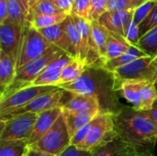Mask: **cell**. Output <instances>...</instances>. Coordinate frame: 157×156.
<instances>
[{"mask_svg":"<svg viewBox=\"0 0 157 156\" xmlns=\"http://www.w3.org/2000/svg\"><path fill=\"white\" fill-rule=\"evenodd\" d=\"M116 136L135 156H155L157 124L144 111L122 106L113 115Z\"/></svg>","mask_w":157,"mask_h":156,"instance_id":"6da1fadb","label":"cell"},{"mask_svg":"<svg viewBox=\"0 0 157 156\" xmlns=\"http://www.w3.org/2000/svg\"><path fill=\"white\" fill-rule=\"evenodd\" d=\"M58 87L74 94L95 97L99 101L101 112L116 114L122 107L115 90L114 75L103 67H86L76 81Z\"/></svg>","mask_w":157,"mask_h":156,"instance_id":"7a4b0ae2","label":"cell"},{"mask_svg":"<svg viewBox=\"0 0 157 156\" xmlns=\"http://www.w3.org/2000/svg\"><path fill=\"white\" fill-rule=\"evenodd\" d=\"M64 53L65 52L58 47L52 45L40 57L26 63L20 68H17L14 83L1 93L0 101L7 98L20 89L31 86L32 83L40 73Z\"/></svg>","mask_w":157,"mask_h":156,"instance_id":"3957f363","label":"cell"},{"mask_svg":"<svg viewBox=\"0 0 157 156\" xmlns=\"http://www.w3.org/2000/svg\"><path fill=\"white\" fill-rule=\"evenodd\" d=\"M115 90L140 111L150 110L157 99L155 85L149 81H123L115 84Z\"/></svg>","mask_w":157,"mask_h":156,"instance_id":"277c9868","label":"cell"},{"mask_svg":"<svg viewBox=\"0 0 157 156\" xmlns=\"http://www.w3.org/2000/svg\"><path fill=\"white\" fill-rule=\"evenodd\" d=\"M52 44L29 23L23 28L17 57V69L40 57Z\"/></svg>","mask_w":157,"mask_h":156,"instance_id":"5b68a950","label":"cell"},{"mask_svg":"<svg viewBox=\"0 0 157 156\" xmlns=\"http://www.w3.org/2000/svg\"><path fill=\"white\" fill-rule=\"evenodd\" d=\"M36 113L28 112L13 116L9 119H0V141H16L30 139L38 119Z\"/></svg>","mask_w":157,"mask_h":156,"instance_id":"8992f818","label":"cell"},{"mask_svg":"<svg viewBox=\"0 0 157 156\" xmlns=\"http://www.w3.org/2000/svg\"><path fill=\"white\" fill-rule=\"evenodd\" d=\"M115 84L123 81H149L155 83L157 65L151 56L142 57L112 72Z\"/></svg>","mask_w":157,"mask_h":156,"instance_id":"52a82bcc","label":"cell"},{"mask_svg":"<svg viewBox=\"0 0 157 156\" xmlns=\"http://www.w3.org/2000/svg\"><path fill=\"white\" fill-rule=\"evenodd\" d=\"M70 145L71 137L62 113L50 131L39 142L29 147L55 156H60Z\"/></svg>","mask_w":157,"mask_h":156,"instance_id":"ba28073f","label":"cell"},{"mask_svg":"<svg viewBox=\"0 0 157 156\" xmlns=\"http://www.w3.org/2000/svg\"><path fill=\"white\" fill-rule=\"evenodd\" d=\"M113 115L109 112H101L93 120L85 142L77 146L78 149L92 152L97 146L116 136L114 131Z\"/></svg>","mask_w":157,"mask_h":156,"instance_id":"9c48e42d","label":"cell"},{"mask_svg":"<svg viewBox=\"0 0 157 156\" xmlns=\"http://www.w3.org/2000/svg\"><path fill=\"white\" fill-rule=\"evenodd\" d=\"M58 86H29L20 89L8 97L7 98L0 101V117L9 114L27 106L37 97L57 90Z\"/></svg>","mask_w":157,"mask_h":156,"instance_id":"30bf717a","label":"cell"},{"mask_svg":"<svg viewBox=\"0 0 157 156\" xmlns=\"http://www.w3.org/2000/svg\"><path fill=\"white\" fill-rule=\"evenodd\" d=\"M64 94V90L62 88H58L57 90L42 94L36 98H34L32 101H30L27 106L15 110L9 114H6L5 116H1L0 119H9L13 116L19 115L22 113H28L32 112L36 114L42 113L44 111L52 109L54 108L60 107V102L62 100V97Z\"/></svg>","mask_w":157,"mask_h":156,"instance_id":"8fae6325","label":"cell"},{"mask_svg":"<svg viewBox=\"0 0 157 156\" xmlns=\"http://www.w3.org/2000/svg\"><path fill=\"white\" fill-rule=\"evenodd\" d=\"M23 27L14 23L8 17L0 23V51L13 56L16 60L21 40Z\"/></svg>","mask_w":157,"mask_h":156,"instance_id":"7c38bea8","label":"cell"},{"mask_svg":"<svg viewBox=\"0 0 157 156\" xmlns=\"http://www.w3.org/2000/svg\"><path fill=\"white\" fill-rule=\"evenodd\" d=\"M133 14L134 10L107 11L99 17L98 22L112 36L125 39V30L130 21L133 18Z\"/></svg>","mask_w":157,"mask_h":156,"instance_id":"4fadbf2b","label":"cell"},{"mask_svg":"<svg viewBox=\"0 0 157 156\" xmlns=\"http://www.w3.org/2000/svg\"><path fill=\"white\" fill-rule=\"evenodd\" d=\"M71 58L67 53L63 54L59 59L52 62L48 67H46L40 74L35 79L31 86H58L60 83L61 74L63 67L71 61Z\"/></svg>","mask_w":157,"mask_h":156,"instance_id":"5bb4252c","label":"cell"},{"mask_svg":"<svg viewBox=\"0 0 157 156\" xmlns=\"http://www.w3.org/2000/svg\"><path fill=\"white\" fill-rule=\"evenodd\" d=\"M60 107L63 110H67L70 112L97 111L101 113L98 99L92 96L79 95L74 93H71V97L66 98H64V97L63 96L60 102Z\"/></svg>","mask_w":157,"mask_h":156,"instance_id":"9a60e30c","label":"cell"},{"mask_svg":"<svg viewBox=\"0 0 157 156\" xmlns=\"http://www.w3.org/2000/svg\"><path fill=\"white\" fill-rule=\"evenodd\" d=\"M63 113V108L61 107L54 108L52 109L44 111L38 115L37 121L30 139L29 140V146L33 145L39 142L54 125L56 120Z\"/></svg>","mask_w":157,"mask_h":156,"instance_id":"2e32d148","label":"cell"},{"mask_svg":"<svg viewBox=\"0 0 157 156\" xmlns=\"http://www.w3.org/2000/svg\"><path fill=\"white\" fill-rule=\"evenodd\" d=\"M98 114L100 113L97 111L70 112L63 109V116L66 123L71 139L80 129L91 122Z\"/></svg>","mask_w":157,"mask_h":156,"instance_id":"e0dca14e","label":"cell"},{"mask_svg":"<svg viewBox=\"0 0 157 156\" xmlns=\"http://www.w3.org/2000/svg\"><path fill=\"white\" fill-rule=\"evenodd\" d=\"M92 156H135L117 136L102 143L92 151Z\"/></svg>","mask_w":157,"mask_h":156,"instance_id":"ac0fdd59","label":"cell"},{"mask_svg":"<svg viewBox=\"0 0 157 156\" xmlns=\"http://www.w3.org/2000/svg\"><path fill=\"white\" fill-rule=\"evenodd\" d=\"M39 31L42 34V36L52 45L58 47L65 53H67L72 58V50L69 40L65 31L63 30L61 23L46 28L39 29Z\"/></svg>","mask_w":157,"mask_h":156,"instance_id":"d6986e66","label":"cell"},{"mask_svg":"<svg viewBox=\"0 0 157 156\" xmlns=\"http://www.w3.org/2000/svg\"><path fill=\"white\" fill-rule=\"evenodd\" d=\"M17 75V60L0 51V89L1 93L11 86Z\"/></svg>","mask_w":157,"mask_h":156,"instance_id":"ffe728a7","label":"cell"},{"mask_svg":"<svg viewBox=\"0 0 157 156\" xmlns=\"http://www.w3.org/2000/svg\"><path fill=\"white\" fill-rule=\"evenodd\" d=\"M148 56L144 51H143L140 48H138L137 46H131L123 54H121V56L112 59L110 61H107L104 63L103 64V68H105L106 70L109 71V72H114L115 70L125 66L129 63H131L132 62L140 59L142 57H145Z\"/></svg>","mask_w":157,"mask_h":156,"instance_id":"44dd1931","label":"cell"},{"mask_svg":"<svg viewBox=\"0 0 157 156\" xmlns=\"http://www.w3.org/2000/svg\"><path fill=\"white\" fill-rule=\"evenodd\" d=\"M86 69V63H83L80 59L77 58L71 59V61L62 70L60 83L58 86L63 84H69L76 81L78 78L82 76Z\"/></svg>","mask_w":157,"mask_h":156,"instance_id":"7402d4cb","label":"cell"},{"mask_svg":"<svg viewBox=\"0 0 157 156\" xmlns=\"http://www.w3.org/2000/svg\"><path fill=\"white\" fill-rule=\"evenodd\" d=\"M63 30L65 31L67 38L69 40L71 50H72V58L79 59V51H80V34L75 24V21L71 16H68L61 23Z\"/></svg>","mask_w":157,"mask_h":156,"instance_id":"603a6c76","label":"cell"},{"mask_svg":"<svg viewBox=\"0 0 157 156\" xmlns=\"http://www.w3.org/2000/svg\"><path fill=\"white\" fill-rule=\"evenodd\" d=\"M91 35L99 55L101 56L103 61H105L107 43L109 32L102 25H100L98 20H94L91 21Z\"/></svg>","mask_w":157,"mask_h":156,"instance_id":"cb8c5ba5","label":"cell"},{"mask_svg":"<svg viewBox=\"0 0 157 156\" xmlns=\"http://www.w3.org/2000/svg\"><path fill=\"white\" fill-rule=\"evenodd\" d=\"M132 45L125 39H119L109 34L107 43V50H106V56H105L104 63L121 56Z\"/></svg>","mask_w":157,"mask_h":156,"instance_id":"d4e9b609","label":"cell"},{"mask_svg":"<svg viewBox=\"0 0 157 156\" xmlns=\"http://www.w3.org/2000/svg\"><path fill=\"white\" fill-rule=\"evenodd\" d=\"M29 142L24 140L0 141V156H24Z\"/></svg>","mask_w":157,"mask_h":156,"instance_id":"484cf974","label":"cell"},{"mask_svg":"<svg viewBox=\"0 0 157 156\" xmlns=\"http://www.w3.org/2000/svg\"><path fill=\"white\" fill-rule=\"evenodd\" d=\"M63 13L54 4L52 0H40L29 13L27 17L28 23L34 17L46 15H57ZM27 23V24H28Z\"/></svg>","mask_w":157,"mask_h":156,"instance_id":"4316f807","label":"cell"},{"mask_svg":"<svg viewBox=\"0 0 157 156\" xmlns=\"http://www.w3.org/2000/svg\"><path fill=\"white\" fill-rule=\"evenodd\" d=\"M148 56L155 58L157 56V26L143 36L137 45Z\"/></svg>","mask_w":157,"mask_h":156,"instance_id":"83f0119b","label":"cell"},{"mask_svg":"<svg viewBox=\"0 0 157 156\" xmlns=\"http://www.w3.org/2000/svg\"><path fill=\"white\" fill-rule=\"evenodd\" d=\"M7 17L14 23L25 27L28 23L27 14L17 0H6Z\"/></svg>","mask_w":157,"mask_h":156,"instance_id":"f1b7e54d","label":"cell"},{"mask_svg":"<svg viewBox=\"0 0 157 156\" xmlns=\"http://www.w3.org/2000/svg\"><path fill=\"white\" fill-rule=\"evenodd\" d=\"M68 16L64 13L57 14V15H46V16H39L34 17L31 21L29 22L30 26L35 28L36 29H46L57 24L62 23Z\"/></svg>","mask_w":157,"mask_h":156,"instance_id":"f546056e","label":"cell"},{"mask_svg":"<svg viewBox=\"0 0 157 156\" xmlns=\"http://www.w3.org/2000/svg\"><path fill=\"white\" fill-rule=\"evenodd\" d=\"M148 0H109L108 11L135 10Z\"/></svg>","mask_w":157,"mask_h":156,"instance_id":"4dcf8cb0","label":"cell"},{"mask_svg":"<svg viewBox=\"0 0 157 156\" xmlns=\"http://www.w3.org/2000/svg\"><path fill=\"white\" fill-rule=\"evenodd\" d=\"M91 0H75L71 16L87 19L90 21Z\"/></svg>","mask_w":157,"mask_h":156,"instance_id":"1f68e13d","label":"cell"},{"mask_svg":"<svg viewBox=\"0 0 157 156\" xmlns=\"http://www.w3.org/2000/svg\"><path fill=\"white\" fill-rule=\"evenodd\" d=\"M157 0H148L146 1L144 4H143L142 6H140L139 7H137L134 10V14H133V21L139 26L146 17L147 16L151 13V11L153 10V8L155 7V4H156Z\"/></svg>","mask_w":157,"mask_h":156,"instance_id":"d6a6232c","label":"cell"},{"mask_svg":"<svg viewBox=\"0 0 157 156\" xmlns=\"http://www.w3.org/2000/svg\"><path fill=\"white\" fill-rule=\"evenodd\" d=\"M157 26V1L155 7L151 11V13L147 16V17L139 25V36L140 39L144 36L148 31Z\"/></svg>","mask_w":157,"mask_h":156,"instance_id":"836d02e7","label":"cell"},{"mask_svg":"<svg viewBox=\"0 0 157 156\" xmlns=\"http://www.w3.org/2000/svg\"><path fill=\"white\" fill-rule=\"evenodd\" d=\"M109 0H91L90 21L98 20L99 17L108 11Z\"/></svg>","mask_w":157,"mask_h":156,"instance_id":"e575fe53","label":"cell"},{"mask_svg":"<svg viewBox=\"0 0 157 156\" xmlns=\"http://www.w3.org/2000/svg\"><path fill=\"white\" fill-rule=\"evenodd\" d=\"M125 39L132 46H137L140 40L139 36V26L132 19L128 24L125 30Z\"/></svg>","mask_w":157,"mask_h":156,"instance_id":"d590c367","label":"cell"},{"mask_svg":"<svg viewBox=\"0 0 157 156\" xmlns=\"http://www.w3.org/2000/svg\"><path fill=\"white\" fill-rule=\"evenodd\" d=\"M91 125H92V121L89 122L88 124H86L85 127H83L82 129H80L71 139V145H75V146H79L81 145L85 140L86 139L87 137V134L89 132V130L91 128Z\"/></svg>","mask_w":157,"mask_h":156,"instance_id":"8d00e7d4","label":"cell"},{"mask_svg":"<svg viewBox=\"0 0 157 156\" xmlns=\"http://www.w3.org/2000/svg\"><path fill=\"white\" fill-rule=\"evenodd\" d=\"M60 156H92V152L78 149L75 145L68 146Z\"/></svg>","mask_w":157,"mask_h":156,"instance_id":"74e56055","label":"cell"},{"mask_svg":"<svg viewBox=\"0 0 157 156\" xmlns=\"http://www.w3.org/2000/svg\"><path fill=\"white\" fill-rule=\"evenodd\" d=\"M56 6L67 16H71L75 0H52Z\"/></svg>","mask_w":157,"mask_h":156,"instance_id":"f35d334b","label":"cell"},{"mask_svg":"<svg viewBox=\"0 0 157 156\" xmlns=\"http://www.w3.org/2000/svg\"><path fill=\"white\" fill-rule=\"evenodd\" d=\"M26 155L27 156H55L53 154H48V153H45V152H42V151H40V150H37V149H34L32 147H28L27 149V152H26Z\"/></svg>","mask_w":157,"mask_h":156,"instance_id":"ab89813d","label":"cell"},{"mask_svg":"<svg viewBox=\"0 0 157 156\" xmlns=\"http://www.w3.org/2000/svg\"><path fill=\"white\" fill-rule=\"evenodd\" d=\"M146 116H148L155 123L157 124V99L155 101L152 108L147 111H144Z\"/></svg>","mask_w":157,"mask_h":156,"instance_id":"60d3db41","label":"cell"},{"mask_svg":"<svg viewBox=\"0 0 157 156\" xmlns=\"http://www.w3.org/2000/svg\"><path fill=\"white\" fill-rule=\"evenodd\" d=\"M7 18L6 0H0V23Z\"/></svg>","mask_w":157,"mask_h":156,"instance_id":"b9f144b4","label":"cell"},{"mask_svg":"<svg viewBox=\"0 0 157 156\" xmlns=\"http://www.w3.org/2000/svg\"><path fill=\"white\" fill-rule=\"evenodd\" d=\"M17 1L22 6V8L24 9V11L26 12L27 17H28L29 12V0H17Z\"/></svg>","mask_w":157,"mask_h":156,"instance_id":"7bdbcfd3","label":"cell"},{"mask_svg":"<svg viewBox=\"0 0 157 156\" xmlns=\"http://www.w3.org/2000/svg\"><path fill=\"white\" fill-rule=\"evenodd\" d=\"M40 0H29V11L40 2Z\"/></svg>","mask_w":157,"mask_h":156,"instance_id":"ee69618b","label":"cell"},{"mask_svg":"<svg viewBox=\"0 0 157 156\" xmlns=\"http://www.w3.org/2000/svg\"><path fill=\"white\" fill-rule=\"evenodd\" d=\"M154 62H155V63L157 65V56L155 58H154Z\"/></svg>","mask_w":157,"mask_h":156,"instance_id":"f6af8a7d","label":"cell"},{"mask_svg":"<svg viewBox=\"0 0 157 156\" xmlns=\"http://www.w3.org/2000/svg\"><path fill=\"white\" fill-rule=\"evenodd\" d=\"M155 87H156V90H157V79H156V81H155Z\"/></svg>","mask_w":157,"mask_h":156,"instance_id":"bcb514c9","label":"cell"},{"mask_svg":"<svg viewBox=\"0 0 157 156\" xmlns=\"http://www.w3.org/2000/svg\"><path fill=\"white\" fill-rule=\"evenodd\" d=\"M24 156H27V155H26V154H25V155H24Z\"/></svg>","mask_w":157,"mask_h":156,"instance_id":"7dc6e473","label":"cell"}]
</instances>
